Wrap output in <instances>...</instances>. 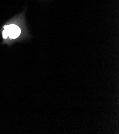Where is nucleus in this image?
Wrapping results in <instances>:
<instances>
[{"label": "nucleus", "instance_id": "obj_1", "mask_svg": "<svg viewBox=\"0 0 119 134\" xmlns=\"http://www.w3.org/2000/svg\"><path fill=\"white\" fill-rule=\"evenodd\" d=\"M4 30L3 31L2 34L4 38L9 37L11 39L17 38L21 33V30L18 26L16 25L11 24L4 27Z\"/></svg>", "mask_w": 119, "mask_h": 134}]
</instances>
